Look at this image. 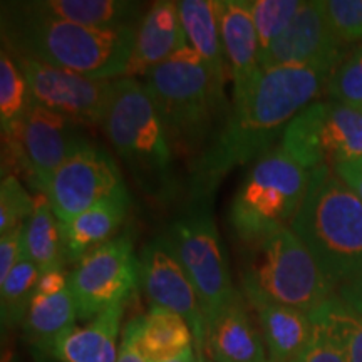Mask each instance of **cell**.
<instances>
[{
  "instance_id": "19",
  "label": "cell",
  "mask_w": 362,
  "mask_h": 362,
  "mask_svg": "<svg viewBox=\"0 0 362 362\" xmlns=\"http://www.w3.org/2000/svg\"><path fill=\"white\" fill-rule=\"evenodd\" d=\"M245 300L257 314L265 347L272 362H296L312 336L309 314L293 307L277 304L259 293L243 291Z\"/></svg>"
},
{
  "instance_id": "8",
  "label": "cell",
  "mask_w": 362,
  "mask_h": 362,
  "mask_svg": "<svg viewBox=\"0 0 362 362\" xmlns=\"http://www.w3.org/2000/svg\"><path fill=\"white\" fill-rule=\"evenodd\" d=\"M280 148L307 171L362 158V107L315 101L284 131Z\"/></svg>"
},
{
  "instance_id": "39",
  "label": "cell",
  "mask_w": 362,
  "mask_h": 362,
  "mask_svg": "<svg viewBox=\"0 0 362 362\" xmlns=\"http://www.w3.org/2000/svg\"><path fill=\"white\" fill-rule=\"evenodd\" d=\"M336 175L362 200V158L334 166Z\"/></svg>"
},
{
  "instance_id": "23",
  "label": "cell",
  "mask_w": 362,
  "mask_h": 362,
  "mask_svg": "<svg viewBox=\"0 0 362 362\" xmlns=\"http://www.w3.org/2000/svg\"><path fill=\"white\" fill-rule=\"evenodd\" d=\"M78 309L69 288L56 296H35L24 320V337L34 354H51L56 344L74 329Z\"/></svg>"
},
{
  "instance_id": "26",
  "label": "cell",
  "mask_w": 362,
  "mask_h": 362,
  "mask_svg": "<svg viewBox=\"0 0 362 362\" xmlns=\"http://www.w3.org/2000/svg\"><path fill=\"white\" fill-rule=\"evenodd\" d=\"M25 259L39 267L40 272L64 267V240L61 221L54 214L47 194L34 197V211L25 221Z\"/></svg>"
},
{
  "instance_id": "43",
  "label": "cell",
  "mask_w": 362,
  "mask_h": 362,
  "mask_svg": "<svg viewBox=\"0 0 362 362\" xmlns=\"http://www.w3.org/2000/svg\"><path fill=\"white\" fill-rule=\"evenodd\" d=\"M267 362H272V361H270V359H269V361H267Z\"/></svg>"
},
{
  "instance_id": "9",
  "label": "cell",
  "mask_w": 362,
  "mask_h": 362,
  "mask_svg": "<svg viewBox=\"0 0 362 362\" xmlns=\"http://www.w3.org/2000/svg\"><path fill=\"white\" fill-rule=\"evenodd\" d=\"M166 238L193 282L208 324L238 292L232 284L208 202L194 203L187 214L176 218Z\"/></svg>"
},
{
  "instance_id": "21",
  "label": "cell",
  "mask_w": 362,
  "mask_h": 362,
  "mask_svg": "<svg viewBox=\"0 0 362 362\" xmlns=\"http://www.w3.org/2000/svg\"><path fill=\"white\" fill-rule=\"evenodd\" d=\"M21 7L37 16L89 27L138 25L143 6L129 0H22Z\"/></svg>"
},
{
  "instance_id": "4",
  "label": "cell",
  "mask_w": 362,
  "mask_h": 362,
  "mask_svg": "<svg viewBox=\"0 0 362 362\" xmlns=\"http://www.w3.org/2000/svg\"><path fill=\"white\" fill-rule=\"evenodd\" d=\"M291 228L336 291L362 272V200L332 168L310 171Z\"/></svg>"
},
{
  "instance_id": "27",
  "label": "cell",
  "mask_w": 362,
  "mask_h": 362,
  "mask_svg": "<svg viewBox=\"0 0 362 362\" xmlns=\"http://www.w3.org/2000/svg\"><path fill=\"white\" fill-rule=\"evenodd\" d=\"M30 99L29 86L17 66L16 59L7 49L0 51V126L2 138L11 139L17 134L27 111Z\"/></svg>"
},
{
  "instance_id": "12",
  "label": "cell",
  "mask_w": 362,
  "mask_h": 362,
  "mask_svg": "<svg viewBox=\"0 0 362 362\" xmlns=\"http://www.w3.org/2000/svg\"><path fill=\"white\" fill-rule=\"evenodd\" d=\"M29 86L30 99L78 124H99L106 116L115 81L86 78L35 59L13 56Z\"/></svg>"
},
{
  "instance_id": "20",
  "label": "cell",
  "mask_w": 362,
  "mask_h": 362,
  "mask_svg": "<svg viewBox=\"0 0 362 362\" xmlns=\"http://www.w3.org/2000/svg\"><path fill=\"white\" fill-rule=\"evenodd\" d=\"M128 192L107 198L74 218L61 223L66 260L78 264L86 253L115 238L128 214Z\"/></svg>"
},
{
  "instance_id": "32",
  "label": "cell",
  "mask_w": 362,
  "mask_h": 362,
  "mask_svg": "<svg viewBox=\"0 0 362 362\" xmlns=\"http://www.w3.org/2000/svg\"><path fill=\"white\" fill-rule=\"evenodd\" d=\"M34 211V198L25 192L19 178L8 173L0 183V235L11 232L29 220Z\"/></svg>"
},
{
  "instance_id": "11",
  "label": "cell",
  "mask_w": 362,
  "mask_h": 362,
  "mask_svg": "<svg viewBox=\"0 0 362 362\" xmlns=\"http://www.w3.org/2000/svg\"><path fill=\"white\" fill-rule=\"evenodd\" d=\"M126 192L123 173L110 153L83 139L54 173L45 194L57 220L66 223L98 203Z\"/></svg>"
},
{
  "instance_id": "13",
  "label": "cell",
  "mask_w": 362,
  "mask_h": 362,
  "mask_svg": "<svg viewBox=\"0 0 362 362\" xmlns=\"http://www.w3.org/2000/svg\"><path fill=\"white\" fill-rule=\"evenodd\" d=\"M78 126L74 121L33 103L17 134L4 139V144L8 146V156L16 158L17 165L30 178V185L40 193H45L59 166L76 144L84 139Z\"/></svg>"
},
{
  "instance_id": "24",
  "label": "cell",
  "mask_w": 362,
  "mask_h": 362,
  "mask_svg": "<svg viewBox=\"0 0 362 362\" xmlns=\"http://www.w3.org/2000/svg\"><path fill=\"white\" fill-rule=\"evenodd\" d=\"M136 341L149 362H161L193 347V332L183 317L163 307L134 317Z\"/></svg>"
},
{
  "instance_id": "1",
  "label": "cell",
  "mask_w": 362,
  "mask_h": 362,
  "mask_svg": "<svg viewBox=\"0 0 362 362\" xmlns=\"http://www.w3.org/2000/svg\"><path fill=\"white\" fill-rule=\"evenodd\" d=\"M332 69L287 66L260 69L242 93L214 141L193 163L192 198L208 202L218 185L238 166L257 160L307 106L327 88Z\"/></svg>"
},
{
  "instance_id": "6",
  "label": "cell",
  "mask_w": 362,
  "mask_h": 362,
  "mask_svg": "<svg viewBox=\"0 0 362 362\" xmlns=\"http://www.w3.org/2000/svg\"><path fill=\"white\" fill-rule=\"evenodd\" d=\"M310 171L280 146L257 158L235 193L228 211L233 233L247 247L282 226H291L309 188Z\"/></svg>"
},
{
  "instance_id": "44",
  "label": "cell",
  "mask_w": 362,
  "mask_h": 362,
  "mask_svg": "<svg viewBox=\"0 0 362 362\" xmlns=\"http://www.w3.org/2000/svg\"><path fill=\"white\" fill-rule=\"evenodd\" d=\"M296 362H297V361H296Z\"/></svg>"
},
{
  "instance_id": "35",
  "label": "cell",
  "mask_w": 362,
  "mask_h": 362,
  "mask_svg": "<svg viewBox=\"0 0 362 362\" xmlns=\"http://www.w3.org/2000/svg\"><path fill=\"white\" fill-rule=\"evenodd\" d=\"M24 230L25 223H22L11 232L0 235V284L25 259Z\"/></svg>"
},
{
  "instance_id": "3",
  "label": "cell",
  "mask_w": 362,
  "mask_h": 362,
  "mask_svg": "<svg viewBox=\"0 0 362 362\" xmlns=\"http://www.w3.org/2000/svg\"><path fill=\"white\" fill-rule=\"evenodd\" d=\"M223 84L189 45L144 76L171 148L193 163L210 146L223 116Z\"/></svg>"
},
{
  "instance_id": "7",
  "label": "cell",
  "mask_w": 362,
  "mask_h": 362,
  "mask_svg": "<svg viewBox=\"0 0 362 362\" xmlns=\"http://www.w3.org/2000/svg\"><path fill=\"white\" fill-rule=\"evenodd\" d=\"M250 250L252 257L242 272L243 291L305 314H312L336 293V287L291 226L265 235Z\"/></svg>"
},
{
  "instance_id": "36",
  "label": "cell",
  "mask_w": 362,
  "mask_h": 362,
  "mask_svg": "<svg viewBox=\"0 0 362 362\" xmlns=\"http://www.w3.org/2000/svg\"><path fill=\"white\" fill-rule=\"evenodd\" d=\"M66 288H69V274L64 270V267H57V269L40 272L35 296H56V293L64 292Z\"/></svg>"
},
{
  "instance_id": "40",
  "label": "cell",
  "mask_w": 362,
  "mask_h": 362,
  "mask_svg": "<svg viewBox=\"0 0 362 362\" xmlns=\"http://www.w3.org/2000/svg\"><path fill=\"white\" fill-rule=\"evenodd\" d=\"M161 362H198V356H197V351H193V347H189V349L180 352V354H176L173 357H170V359H165Z\"/></svg>"
},
{
  "instance_id": "5",
  "label": "cell",
  "mask_w": 362,
  "mask_h": 362,
  "mask_svg": "<svg viewBox=\"0 0 362 362\" xmlns=\"http://www.w3.org/2000/svg\"><path fill=\"white\" fill-rule=\"evenodd\" d=\"M101 128L136 183L156 200L173 194V148L158 110L144 84L119 78Z\"/></svg>"
},
{
  "instance_id": "14",
  "label": "cell",
  "mask_w": 362,
  "mask_h": 362,
  "mask_svg": "<svg viewBox=\"0 0 362 362\" xmlns=\"http://www.w3.org/2000/svg\"><path fill=\"white\" fill-rule=\"evenodd\" d=\"M139 285L153 307L168 309L187 320L194 337L197 356L203 357L206 339L205 314L193 282L166 237L151 240L139 253Z\"/></svg>"
},
{
  "instance_id": "15",
  "label": "cell",
  "mask_w": 362,
  "mask_h": 362,
  "mask_svg": "<svg viewBox=\"0 0 362 362\" xmlns=\"http://www.w3.org/2000/svg\"><path fill=\"white\" fill-rule=\"evenodd\" d=\"M344 44L330 24L324 0H309L274 44L260 54V69L317 66L334 71L344 56Z\"/></svg>"
},
{
  "instance_id": "41",
  "label": "cell",
  "mask_w": 362,
  "mask_h": 362,
  "mask_svg": "<svg viewBox=\"0 0 362 362\" xmlns=\"http://www.w3.org/2000/svg\"><path fill=\"white\" fill-rule=\"evenodd\" d=\"M35 362H61L51 354H34Z\"/></svg>"
},
{
  "instance_id": "25",
  "label": "cell",
  "mask_w": 362,
  "mask_h": 362,
  "mask_svg": "<svg viewBox=\"0 0 362 362\" xmlns=\"http://www.w3.org/2000/svg\"><path fill=\"white\" fill-rule=\"evenodd\" d=\"M188 45L206 62L216 78L225 81V54L220 37L216 0L176 2Z\"/></svg>"
},
{
  "instance_id": "31",
  "label": "cell",
  "mask_w": 362,
  "mask_h": 362,
  "mask_svg": "<svg viewBox=\"0 0 362 362\" xmlns=\"http://www.w3.org/2000/svg\"><path fill=\"white\" fill-rule=\"evenodd\" d=\"M325 89L332 101L362 107V44L344 52Z\"/></svg>"
},
{
  "instance_id": "42",
  "label": "cell",
  "mask_w": 362,
  "mask_h": 362,
  "mask_svg": "<svg viewBox=\"0 0 362 362\" xmlns=\"http://www.w3.org/2000/svg\"><path fill=\"white\" fill-rule=\"evenodd\" d=\"M198 362H205V357H198Z\"/></svg>"
},
{
  "instance_id": "28",
  "label": "cell",
  "mask_w": 362,
  "mask_h": 362,
  "mask_svg": "<svg viewBox=\"0 0 362 362\" xmlns=\"http://www.w3.org/2000/svg\"><path fill=\"white\" fill-rule=\"evenodd\" d=\"M39 277V267L24 259L0 284V315L4 329L24 324L35 297Z\"/></svg>"
},
{
  "instance_id": "37",
  "label": "cell",
  "mask_w": 362,
  "mask_h": 362,
  "mask_svg": "<svg viewBox=\"0 0 362 362\" xmlns=\"http://www.w3.org/2000/svg\"><path fill=\"white\" fill-rule=\"evenodd\" d=\"M116 362H149L148 357L143 354L141 349H139L138 341H136V320L134 319H131L129 322L124 325Z\"/></svg>"
},
{
  "instance_id": "10",
  "label": "cell",
  "mask_w": 362,
  "mask_h": 362,
  "mask_svg": "<svg viewBox=\"0 0 362 362\" xmlns=\"http://www.w3.org/2000/svg\"><path fill=\"white\" fill-rule=\"evenodd\" d=\"M139 285V257L133 238L119 235L86 253L69 274L78 319L93 320L124 300Z\"/></svg>"
},
{
  "instance_id": "34",
  "label": "cell",
  "mask_w": 362,
  "mask_h": 362,
  "mask_svg": "<svg viewBox=\"0 0 362 362\" xmlns=\"http://www.w3.org/2000/svg\"><path fill=\"white\" fill-rule=\"evenodd\" d=\"M312 320V336L297 362H349L342 346L327 325Z\"/></svg>"
},
{
  "instance_id": "30",
  "label": "cell",
  "mask_w": 362,
  "mask_h": 362,
  "mask_svg": "<svg viewBox=\"0 0 362 362\" xmlns=\"http://www.w3.org/2000/svg\"><path fill=\"white\" fill-rule=\"evenodd\" d=\"M250 4L260 54L274 44L304 6L300 0H250Z\"/></svg>"
},
{
  "instance_id": "38",
  "label": "cell",
  "mask_w": 362,
  "mask_h": 362,
  "mask_svg": "<svg viewBox=\"0 0 362 362\" xmlns=\"http://www.w3.org/2000/svg\"><path fill=\"white\" fill-rule=\"evenodd\" d=\"M336 293L349 309L362 315V272L354 279H351L349 282L339 285Z\"/></svg>"
},
{
  "instance_id": "16",
  "label": "cell",
  "mask_w": 362,
  "mask_h": 362,
  "mask_svg": "<svg viewBox=\"0 0 362 362\" xmlns=\"http://www.w3.org/2000/svg\"><path fill=\"white\" fill-rule=\"evenodd\" d=\"M205 352L210 362H267L265 341L248 312L245 297L232 300L206 324Z\"/></svg>"
},
{
  "instance_id": "18",
  "label": "cell",
  "mask_w": 362,
  "mask_h": 362,
  "mask_svg": "<svg viewBox=\"0 0 362 362\" xmlns=\"http://www.w3.org/2000/svg\"><path fill=\"white\" fill-rule=\"evenodd\" d=\"M220 37L233 96L242 93L260 71V47L252 17L250 0H216Z\"/></svg>"
},
{
  "instance_id": "33",
  "label": "cell",
  "mask_w": 362,
  "mask_h": 362,
  "mask_svg": "<svg viewBox=\"0 0 362 362\" xmlns=\"http://www.w3.org/2000/svg\"><path fill=\"white\" fill-rule=\"evenodd\" d=\"M325 11L342 42L362 40V0H325Z\"/></svg>"
},
{
  "instance_id": "22",
  "label": "cell",
  "mask_w": 362,
  "mask_h": 362,
  "mask_svg": "<svg viewBox=\"0 0 362 362\" xmlns=\"http://www.w3.org/2000/svg\"><path fill=\"white\" fill-rule=\"evenodd\" d=\"M124 304L110 307L84 327H74L54 347L52 356L61 362H116V337Z\"/></svg>"
},
{
  "instance_id": "17",
  "label": "cell",
  "mask_w": 362,
  "mask_h": 362,
  "mask_svg": "<svg viewBox=\"0 0 362 362\" xmlns=\"http://www.w3.org/2000/svg\"><path fill=\"white\" fill-rule=\"evenodd\" d=\"M187 45V34L181 24L176 2H155L139 21L134 47L123 78H144L149 71L163 64L166 59Z\"/></svg>"
},
{
  "instance_id": "2",
  "label": "cell",
  "mask_w": 362,
  "mask_h": 362,
  "mask_svg": "<svg viewBox=\"0 0 362 362\" xmlns=\"http://www.w3.org/2000/svg\"><path fill=\"white\" fill-rule=\"evenodd\" d=\"M138 25L89 27L37 16L19 2H2L0 33L12 56L83 74L116 81L123 78L133 52Z\"/></svg>"
},
{
  "instance_id": "29",
  "label": "cell",
  "mask_w": 362,
  "mask_h": 362,
  "mask_svg": "<svg viewBox=\"0 0 362 362\" xmlns=\"http://www.w3.org/2000/svg\"><path fill=\"white\" fill-rule=\"evenodd\" d=\"M309 317L327 325L342 346L347 361L362 362V315L344 304L337 293Z\"/></svg>"
}]
</instances>
